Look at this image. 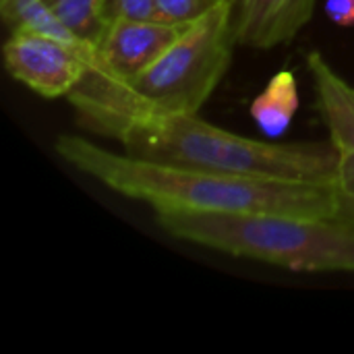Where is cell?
Listing matches in <instances>:
<instances>
[{"instance_id": "1", "label": "cell", "mask_w": 354, "mask_h": 354, "mask_svg": "<svg viewBox=\"0 0 354 354\" xmlns=\"http://www.w3.org/2000/svg\"><path fill=\"white\" fill-rule=\"evenodd\" d=\"M54 149L79 172L153 209L317 218L340 214L336 183L257 178L172 166L114 153L77 135H60Z\"/></svg>"}, {"instance_id": "2", "label": "cell", "mask_w": 354, "mask_h": 354, "mask_svg": "<svg viewBox=\"0 0 354 354\" xmlns=\"http://www.w3.org/2000/svg\"><path fill=\"white\" fill-rule=\"evenodd\" d=\"M234 46L232 0H222L133 79L112 83L85 75L66 97L79 124L104 137L139 118L199 114L226 75Z\"/></svg>"}, {"instance_id": "3", "label": "cell", "mask_w": 354, "mask_h": 354, "mask_svg": "<svg viewBox=\"0 0 354 354\" xmlns=\"http://www.w3.org/2000/svg\"><path fill=\"white\" fill-rule=\"evenodd\" d=\"M118 139L127 153L185 168L257 178L336 183L338 149L322 143H274L218 129L199 114L139 118L122 124Z\"/></svg>"}, {"instance_id": "4", "label": "cell", "mask_w": 354, "mask_h": 354, "mask_svg": "<svg viewBox=\"0 0 354 354\" xmlns=\"http://www.w3.org/2000/svg\"><path fill=\"white\" fill-rule=\"evenodd\" d=\"M172 236L299 272H354V222L344 216L153 209Z\"/></svg>"}, {"instance_id": "5", "label": "cell", "mask_w": 354, "mask_h": 354, "mask_svg": "<svg viewBox=\"0 0 354 354\" xmlns=\"http://www.w3.org/2000/svg\"><path fill=\"white\" fill-rule=\"evenodd\" d=\"M4 64L12 79L44 97L68 95L89 71L81 52L29 29H12L4 44Z\"/></svg>"}, {"instance_id": "6", "label": "cell", "mask_w": 354, "mask_h": 354, "mask_svg": "<svg viewBox=\"0 0 354 354\" xmlns=\"http://www.w3.org/2000/svg\"><path fill=\"white\" fill-rule=\"evenodd\" d=\"M187 25L168 21H118L108 25L93 46L95 60L87 77L112 83L133 79L176 41Z\"/></svg>"}, {"instance_id": "7", "label": "cell", "mask_w": 354, "mask_h": 354, "mask_svg": "<svg viewBox=\"0 0 354 354\" xmlns=\"http://www.w3.org/2000/svg\"><path fill=\"white\" fill-rule=\"evenodd\" d=\"M313 10L315 0H232L234 39L257 50L290 44Z\"/></svg>"}, {"instance_id": "8", "label": "cell", "mask_w": 354, "mask_h": 354, "mask_svg": "<svg viewBox=\"0 0 354 354\" xmlns=\"http://www.w3.org/2000/svg\"><path fill=\"white\" fill-rule=\"evenodd\" d=\"M2 19L12 29H29L64 41L66 46L75 48L89 60V68L95 60L93 46L81 39L73 29H68L60 17L46 4V0H0Z\"/></svg>"}, {"instance_id": "9", "label": "cell", "mask_w": 354, "mask_h": 354, "mask_svg": "<svg viewBox=\"0 0 354 354\" xmlns=\"http://www.w3.org/2000/svg\"><path fill=\"white\" fill-rule=\"evenodd\" d=\"M299 85L292 71H278L266 89L253 100L249 112L268 137H280L288 131L299 110Z\"/></svg>"}, {"instance_id": "10", "label": "cell", "mask_w": 354, "mask_h": 354, "mask_svg": "<svg viewBox=\"0 0 354 354\" xmlns=\"http://www.w3.org/2000/svg\"><path fill=\"white\" fill-rule=\"evenodd\" d=\"M46 4L81 39H85L91 46L97 44L104 31L102 19H100L102 0H46Z\"/></svg>"}, {"instance_id": "11", "label": "cell", "mask_w": 354, "mask_h": 354, "mask_svg": "<svg viewBox=\"0 0 354 354\" xmlns=\"http://www.w3.org/2000/svg\"><path fill=\"white\" fill-rule=\"evenodd\" d=\"M100 19L104 29L118 21H162L158 0H102Z\"/></svg>"}, {"instance_id": "12", "label": "cell", "mask_w": 354, "mask_h": 354, "mask_svg": "<svg viewBox=\"0 0 354 354\" xmlns=\"http://www.w3.org/2000/svg\"><path fill=\"white\" fill-rule=\"evenodd\" d=\"M222 0H158L160 17L168 23H193L207 15Z\"/></svg>"}, {"instance_id": "13", "label": "cell", "mask_w": 354, "mask_h": 354, "mask_svg": "<svg viewBox=\"0 0 354 354\" xmlns=\"http://www.w3.org/2000/svg\"><path fill=\"white\" fill-rule=\"evenodd\" d=\"M336 191L340 201V216L354 222V149L338 151Z\"/></svg>"}, {"instance_id": "14", "label": "cell", "mask_w": 354, "mask_h": 354, "mask_svg": "<svg viewBox=\"0 0 354 354\" xmlns=\"http://www.w3.org/2000/svg\"><path fill=\"white\" fill-rule=\"evenodd\" d=\"M326 15L342 27L354 25V0H328L326 2Z\"/></svg>"}, {"instance_id": "15", "label": "cell", "mask_w": 354, "mask_h": 354, "mask_svg": "<svg viewBox=\"0 0 354 354\" xmlns=\"http://www.w3.org/2000/svg\"><path fill=\"white\" fill-rule=\"evenodd\" d=\"M344 89H346V93H348L351 102L354 104V87H353V85H348V83H344Z\"/></svg>"}]
</instances>
